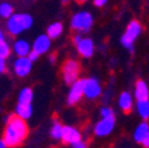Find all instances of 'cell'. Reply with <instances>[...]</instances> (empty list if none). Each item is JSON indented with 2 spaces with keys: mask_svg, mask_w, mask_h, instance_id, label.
<instances>
[{
  "mask_svg": "<svg viewBox=\"0 0 149 148\" xmlns=\"http://www.w3.org/2000/svg\"><path fill=\"white\" fill-rule=\"evenodd\" d=\"M148 132H149V124L146 121H143L141 124H139V127L134 131V140L137 143H141Z\"/></svg>",
  "mask_w": 149,
  "mask_h": 148,
  "instance_id": "obj_15",
  "label": "cell"
},
{
  "mask_svg": "<svg viewBox=\"0 0 149 148\" xmlns=\"http://www.w3.org/2000/svg\"><path fill=\"white\" fill-rule=\"evenodd\" d=\"M118 105L123 109L124 114H129L132 111V105H133V99L128 92H123L118 97Z\"/></svg>",
  "mask_w": 149,
  "mask_h": 148,
  "instance_id": "obj_14",
  "label": "cell"
},
{
  "mask_svg": "<svg viewBox=\"0 0 149 148\" xmlns=\"http://www.w3.org/2000/svg\"><path fill=\"white\" fill-rule=\"evenodd\" d=\"M100 114H101L102 117H109V116H115V114H113V111H112L109 107H104L101 108V111H100Z\"/></svg>",
  "mask_w": 149,
  "mask_h": 148,
  "instance_id": "obj_24",
  "label": "cell"
},
{
  "mask_svg": "<svg viewBox=\"0 0 149 148\" xmlns=\"http://www.w3.org/2000/svg\"><path fill=\"white\" fill-rule=\"evenodd\" d=\"M72 147H73V148H87V144H85L83 140H79V142L73 143V144H72Z\"/></svg>",
  "mask_w": 149,
  "mask_h": 148,
  "instance_id": "obj_25",
  "label": "cell"
},
{
  "mask_svg": "<svg viewBox=\"0 0 149 148\" xmlns=\"http://www.w3.org/2000/svg\"><path fill=\"white\" fill-rule=\"evenodd\" d=\"M61 32H63L61 23H53L47 29V36L49 37V39H56V37H59L61 35Z\"/></svg>",
  "mask_w": 149,
  "mask_h": 148,
  "instance_id": "obj_16",
  "label": "cell"
},
{
  "mask_svg": "<svg viewBox=\"0 0 149 148\" xmlns=\"http://www.w3.org/2000/svg\"><path fill=\"white\" fill-rule=\"evenodd\" d=\"M108 0H95V6L96 7H102Z\"/></svg>",
  "mask_w": 149,
  "mask_h": 148,
  "instance_id": "obj_28",
  "label": "cell"
},
{
  "mask_svg": "<svg viewBox=\"0 0 149 148\" xmlns=\"http://www.w3.org/2000/svg\"><path fill=\"white\" fill-rule=\"evenodd\" d=\"M51 48V39L47 35H40L33 43V52L40 56Z\"/></svg>",
  "mask_w": 149,
  "mask_h": 148,
  "instance_id": "obj_11",
  "label": "cell"
},
{
  "mask_svg": "<svg viewBox=\"0 0 149 148\" xmlns=\"http://www.w3.org/2000/svg\"><path fill=\"white\" fill-rule=\"evenodd\" d=\"M76 47H77L79 53H80L83 58H91V56L93 55V51H95L92 40L88 39V37L87 39H81V40L76 44Z\"/></svg>",
  "mask_w": 149,
  "mask_h": 148,
  "instance_id": "obj_12",
  "label": "cell"
},
{
  "mask_svg": "<svg viewBox=\"0 0 149 148\" xmlns=\"http://www.w3.org/2000/svg\"><path fill=\"white\" fill-rule=\"evenodd\" d=\"M100 93H101V87H100L99 81L93 77L87 79L84 84V95L88 99H96L97 96H100Z\"/></svg>",
  "mask_w": 149,
  "mask_h": 148,
  "instance_id": "obj_8",
  "label": "cell"
},
{
  "mask_svg": "<svg viewBox=\"0 0 149 148\" xmlns=\"http://www.w3.org/2000/svg\"><path fill=\"white\" fill-rule=\"evenodd\" d=\"M27 58L29 59L31 62H35V60H36V59L39 58V55H37L36 52H33V51H32V52H29V53H28V55H27Z\"/></svg>",
  "mask_w": 149,
  "mask_h": 148,
  "instance_id": "obj_26",
  "label": "cell"
},
{
  "mask_svg": "<svg viewBox=\"0 0 149 148\" xmlns=\"http://www.w3.org/2000/svg\"><path fill=\"white\" fill-rule=\"evenodd\" d=\"M6 71V63H4V59L0 58V72Z\"/></svg>",
  "mask_w": 149,
  "mask_h": 148,
  "instance_id": "obj_29",
  "label": "cell"
},
{
  "mask_svg": "<svg viewBox=\"0 0 149 148\" xmlns=\"http://www.w3.org/2000/svg\"><path fill=\"white\" fill-rule=\"evenodd\" d=\"M32 25V18L27 13H19V15L9 16V20L7 23V28H8L9 34L15 36L19 35L22 31L28 29Z\"/></svg>",
  "mask_w": 149,
  "mask_h": 148,
  "instance_id": "obj_2",
  "label": "cell"
},
{
  "mask_svg": "<svg viewBox=\"0 0 149 148\" xmlns=\"http://www.w3.org/2000/svg\"><path fill=\"white\" fill-rule=\"evenodd\" d=\"M93 24L92 15L89 12H79L73 15L71 22V27L76 31H89Z\"/></svg>",
  "mask_w": 149,
  "mask_h": 148,
  "instance_id": "obj_5",
  "label": "cell"
},
{
  "mask_svg": "<svg viewBox=\"0 0 149 148\" xmlns=\"http://www.w3.org/2000/svg\"><path fill=\"white\" fill-rule=\"evenodd\" d=\"M134 96L137 100H148L149 99V90L148 86L144 80H137L136 83V88H134Z\"/></svg>",
  "mask_w": 149,
  "mask_h": 148,
  "instance_id": "obj_13",
  "label": "cell"
},
{
  "mask_svg": "<svg viewBox=\"0 0 149 148\" xmlns=\"http://www.w3.org/2000/svg\"><path fill=\"white\" fill-rule=\"evenodd\" d=\"M12 12H13L12 6H9L8 3L0 4V16H3V18H9V16H12Z\"/></svg>",
  "mask_w": 149,
  "mask_h": 148,
  "instance_id": "obj_22",
  "label": "cell"
},
{
  "mask_svg": "<svg viewBox=\"0 0 149 148\" xmlns=\"http://www.w3.org/2000/svg\"><path fill=\"white\" fill-rule=\"evenodd\" d=\"M51 136L52 139H61L63 136V126L59 123V121H55L51 128Z\"/></svg>",
  "mask_w": 149,
  "mask_h": 148,
  "instance_id": "obj_21",
  "label": "cell"
},
{
  "mask_svg": "<svg viewBox=\"0 0 149 148\" xmlns=\"http://www.w3.org/2000/svg\"><path fill=\"white\" fill-rule=\"evenodd\" d=\"M61 1H63V3H67V1H68V0H61Z\"/></svg>",
  "mask_w": 149,
  "mask_h": 148,
  "instance_id": "obj_35",
  "label": "cell"
},
{
  "mask_svg": "<svg viewBox=\"0 0 149 148\" xmlns=\"http://www.w3.org/2000/svg\"><path fill=\"white\" fill-rule=\"evenodd\" d=\"M31 68H32V62L27 56L19 58L15 62V72H16V75L20 77L27 76V75L29 74V71H31Z\"/></svg>",
  "mask_w": 149,
  "mask_h": 148,
  "instance_id": "obj_10",
  "label": "cell"
},
{
  "mask_svg": "<svg viewBox=\"0 0 149 148\" xmlns=\"http://www.w3.org/2000/svg\"><path fill=\"white\" fill-rule=\"evenodd\" d=\"M55 59H56V56H55V55H52V56H51V62L53 63V62H55Z\"/></svg>",
  "mask_w": 149,
  "mask_h": 148,
  "instance_id": "obj_34",
  "label": "cell"
},
{
  "mask_svg": "<svg viewBox=\"0 0 149 148\" xmlns=\"http://www.w3.org/2000/svg\"><path fill=\"white\" fill-rule=\"evenodd\" d=\"M13 49H15V52L17 53L20 58H24V56H27L28 53H29V46H28V43L24 40L16 41Z\"/></svg>",
  "mask_w": 149,
  "mask_h": 148,
  "instance_id": "obj_17",
  "label": "cell"
},
{
  "mask_svg": "<svg viewBox=\"0 0 149 148\" xmlns=\"http://www.w3.org/2000/svg\"><path fill=\"white\" fill-rule=\"evenodd\" d=\"M61 140L64 144H73V143L81 140V133L76 128H73V127H69V126L63 127Z\"/></svg>",
  "mask_w": 149,
  "mask_h": 148,
  "instance_id": "obj_9",
  "label": "cell"
},
{
  "mask_svg": "<svg viewBox=\"0 0 149 148\" xmlns=\"http://www.w3.org/2000/svg\"><path fill=\"white\" fill-rule=\"evenodd\" d=\"M0 40H4V35H3V32L0 31Z\"/></svg>",
  "mask_w": 149,
  "mask_h": 148,
  "instance_id": "obj_32",
  "label": "cell"
},
{
  "mask_svg": "<svg viewBox=\"0 0 149 148\" xmlns=\"http://www.w3.org/2000/svg\"><path fill=\"white\" fill-rule=\"evenodd\" d=\"M33 99V92L31 88H24L19 96V104H31Z\"/></svg>",
  "mask_w": 149,
  "mask_h": 148,
  "instance_id": "obj_20",
  "label": "cell"
},
{
  "mask_svg": "<svg viewBox=\"0 0 149 148\" xmlns=\"http://www.w3.org/2000/svg\"><path fill=\"white\" fill-rule=\"evenodd\" d=\"M9 53H11V48L8 47V44L4 40H0V58L6 59L9 56Z\"/></svg>",
  "mask_w": 149,
  "mask_h": 148,
  "instance_id": "obj_23",
  "label": "cell"
},
{
  "mask_svg": "<svg viewBox=\"0 0 149 148\" xmlns=\"http://www.w3.org/2000/svg\"><path fill=\"white\" fill-rule=\"evenodd\" d=\"M141 31H143V27H141V24H140L137 20L130 22L127 27L125 34L123 35V37H121V43H123V46L128 49H132V46H133L134 40L139 37V35L141 34Z\"/></svg>",
  "mask_w": 149,
  "mask_h": 148,
  "instance_id": "obj_4",
  "label": "cell"
},
{
  "mask_svg": "<svg viewBox=\"0 0 149 148\" xmlns=\"http://www.w3.org/2000/svg\"><path fill=\"white\" fill-rule=\"evenodd\" d=\"M137 109L144 120L149 119V100H137Z\"/></svg>",
  "mask_w": 149,
  "mask_h": 148,
  "instance_id": "obj_19",
  "label": "cell"
},
{
  "mask_svg": "<svg viewBox=\"0 0 149 148\" xmlns=\"http://www.w3.org/2000/svg\"><path fill=\"white\" fill-rule=\"evenodd\" d=\"M115 128V116L102 117L95 127V133L97 136H107Z\"/></svg>",
  "mask_w": 149,
  "mask_h": 148,
  "instance_id": "obj_7",
  "label": "cell"
},
{
  "mask_svg": "<svg viewBox=\"0 0 149 148\" xmlns=\"http://www.w3.org/2000/svg\"><path fill=\"white\" fill-rule=\"evenodd\" d=\"M81 39H83V37H81V36H79V35H77V36H74V37H73V41H74V44H77L79 41L81 40Z\"/></svg>",
  "mask_w": 149,
  "mask_h": 148,
  "instance_id": "obj_30",
  "label": "cell"
},
{
  "mask_svg": "<svg viewBox=\"0 0 149 148\" xmlns=\"http://www.w3.org/2000/svg\"><path fill=\"white\" fill-rule=\"evenodd\" d=\"M76 1H77L79 4H83V3H85V1H87V0H76Z\"/></svg>",
  "mask_w": 149,
  "mask_h": 148,
  "instance_id": "obj_33",
  "label": "cell"
},
{
  "mask_svg": "<svg viewBox=\"0 0 149 148\" xmlns=\"http://www.w3.org/2000/svg\"><path fill=\"white\" fill-rule=\"evenodd\" d=\"M141 144H143L145 148H149V132L145 135V137H144V139H143V142H141Z\"/></svg>",
  "mask_w": 149,
  "mask_h": 148,
  "instance_id": "obj_27",
  "label": "cell"
},
{
  "mask_svg": "<svg viewBox=\"0 0 149 148\" xmlns=\"http://www.w3.org/2000/svg\"><path fill=\"white\" fill-rule=\"evenodd\" d=\"M87 79H77L71 87V91L68 93V104L69 105H74L80 102L81 96L84 95V84H85Z\"/></svg>",
  "mask_w": 149,
  "mask_h": 148,
  "instance_id": "obj_6",
  "label": "cell"
},
{
  "mask_svg": "<svg viewBox=\"0 0 149 148\" xmlns=\"http://www.w3.org/2000/svg\"><path fill=\"white\" fill-rule=\"evenodd\" d=\"M0 148H7V145L4 144V142H3V140H0Z\"/></svg>",
  "mask_w": 149,
  "mask_h": 148,
  "instance_id": "obj_31",
  "label": "cell"
},
{
  "mask_svg": "<svg viewBox=\"0 0 149 148\" xmlns=\"http://www.w3.org/2000/svg\"><path fill=\"white\" fill-rule=\"evenodd\" d=\"M28 126L24 119L17 115H9L6 120V130L3 135V142L7 147L16 148L22 145L28 136Z\"/></svg>",
  "mask_w": 149,
  "mask_h": 148,
  "instance_id": "obj_1",
  "label": "cell"
},
{
  "mask_svg": "<svg viewBox=\"0 0 149 148\" xmlns=\"http://www.w3.org/2000/svg\"><path fill=\"white\" fill-rule=\"evenodd\" d=\"M80 63L73 60V59H68L65 60L64 64L61 67V74L63 79L68 86H72L74 81L77 80L79 75H80Z\"/></svg>",
  "mask_w": 149,
  "mask_h": 148,
  "instance_id": "obj_3",
  "label": "cell"
},
{
  "mask_svg": "<svg viewBox=\"0 0 149 148\" xmlns=\"http://www.w3.org/2000/svg\"><path fill=\"white\" fill-rule=\"evenodd\" d=\"M16 115L19 117H22V119H28V117H31L32 115V107L31 104H19L17 108H16Z\"/></svg>",
  "mask_w": 149,
  "mask_h": 148,
  "instance_id": "obj_18",
  "label": "cell"
}]
</instances>
